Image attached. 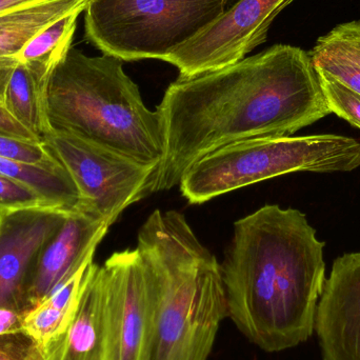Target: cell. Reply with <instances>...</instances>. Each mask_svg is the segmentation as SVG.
Listing matches in <instances>:
<instances>
[{"mask_svg": "<svg viewBox=\"0 0 360 360\" xmlns=\"http://www.w3.org/2000/svg\"><path fill=\"white\" fill-rule=\"evenodd\" d=\"M156 110L164 124L165 155L150 194L179 186L186 171L215 150L247 139L291 136L332 114L310 53L289 44L179 78Z\"/></svg>", "mask_w": 360, "mask_h": 360, "instance_id": "6da1fadb", "label": "cell"}, {"mask_svg": "<svg viewBox=\"0 0 360 360\" xmlns=\"http://www.w3.org/2000/svg\"><path fill=\"white\" fill-rule=\"evenodd\" d=\"M110 224L92 214L74 210L36 257L25 291L27 311L50 297L78 271L92 264Z\"/></svg>", "mask_w": 360, "mask_h": 360, "instance_id": "30bf717a", "label": "cell"}, {"mask_svg": "<svg viewBox=\"0 0 360 360\" xmlns=\"http://www.w3.org/2000/svg\"><path fill=\"white\" fill-rule=\"evenodd\" d=\"M136 250L151 297L146 360H207L228 316L217 258L177 211H154L139 229Z\"/></svg>", "mask_w": 360, "mask_h": 360, "instance_id": "3957f363", "label": "cell"}, {"mask_svg": "<svg viewBox=\"0 0 360 360\" xmlns=\"http://www.w3.org/2000/svg\"><path fill=\"white\" fill-rule=\"evenodd\" d=\"M44 354L46 360H108L103 266L92 262L86 269L73 319Z\"/></svg>", "mask_w": 360, "mask_h": 360, "instance_id": "4fadbf2b", "label": "cell"}, {"mask_svg": "<svg viewBox=\"0 0 360 360\" xmlns=\"http://www.w3.org/2000/svg\"><path fill=\"white\" fill-rule=\"evenodd\" d=\"M293 1L237 0L166 61L179 70V78L196 77L234 65L266 41L273 20Z\"/></svg>", "mask_w": 360, "mask_h": 360, "instance_id": "ba28073f", "label": "cell"}, {"mask_svg": "<svg viewBox=\"0 0 360 360\" xmlns=\"http://www.w3.org/2000/svg\"><path fill=\"white\" fill-rule=\"evenodd\" d=\"M42 207H58L30 186L0 174V213Z\"/></svg>", "mask_w": 360, "mask_h": 360, "instance_id": "ffe728a7", "label": "cell"}, {"mask_svg": "<svg viewBox=\"0 0 360 360\" xmlns=\"http://www.w3.org/2000/svg\"><path fill=\"white\" fill-rule=\"evenodd\" d=\"M46 0H0V14Z\"/></svg>", "mask_w": 360, "mask_h": 360, "instance_id": "d4e9b609", "label": "cell"}, {"mask_svg": "<svg viewBox=\"0 0 360 360\" xmlns=\"http://www.w3.org/2000/svg\"><path fill=\"white\" fill-rule=\"evenodd\" d=\"M41 141L73 179L80 195L78 211L111 226L127 207L149 196L155 167L53 128L42 135Z\"/></svg>", "mask_w": 360, "mask_h": 360, "instance_id": "52a82bcc", "label": "cell"}, {"mask_svg": "<svg viewBox=\"0 0 360 360\" xmlns=\"http://www.w3.org/2000/svg\"><path fill=\"white\" fill-rule=\"evenodd\" d=\"M360 167V143L335 134L247 139L195 162L180 180L191 205L296 172H351Z\"/></svg>", "mask_w": 360, "mask_h": 360, "instance_id": "5b68a950", "label": "cell"}, {"mask_svg": "<svg viewBox=\"0 0 360 360\" xmlns=\"http://www.w3.org/2000/svg\"><path fill=\"white\" fill-rule=\"evenodd\" d=\"M108 360H146L151 297L139 251L116 252L103 264Z\"/></svg>", "mask_w": 360, "mask_h": 360, "instance_id": "9c48e42d", "label": "cell"}, {"mask_svg": "<svg viewBox=\"0 0 360 360\" xmlns=\"http://www.w3.org/2000/svg\"><path fill=\"white\" fill-rule=\"evenodd\" d=\"M314 67L323 70L360 96V65L350 59L315 46L310 53Z\"/></svg>", "mask_w": 360, "mask_h": 360, "instance_id": "d6986e66", "label": "cell"}, {"mask_svg": "<svg viewBox=\"0 0 360 360\" xmlns=\"http://www.w3.org/2000/svg\"><path fill=\"white\" fill-rule=\"evenodd\" d=\"M316 69V68H315ZM331 113L360 129V96L323 70L316 69Z\"/></svg>", "mask_w": 360, "mask_h": 360, "instance_id": "ac0fdd59", "label": "cell"}, {"mask_svg": "<svg viewBox=\"0 0 360 360\" xmlns=\"http://www.w3.org/2000/svg\"><path fill=\"white\" fill-rule=\"evenodd\" d=\"M51 127L77 135L146 166L158 168L165 132L158 110L143 103L122 60L88 56L72 46L48 86Z\"/></svg>", "mask_w": 360, "mask_h": 360, "instance_id": "277c9868", "label": "cell"}, {"mask_svg": "<svg viewBox=\"0 0 360 360\" xmlns=\"http://www.w3.org/2000/svg\"><path fill=\"white\" fill-rule=\"evenodd\" d=\"M53 72L35 63H19L4 94V108L8 113L40 141L52 128L46 98Z\"/></svg>", "mask_w": 360, "mask_h": 360, "instance_id": "9a60e30c", "label": "cell"}, {"mask_svg": "<svg viewBox=\"0 0 360 360\" xmlns=\"http://www.w3.org/2000/svg\"><path fill=\"white\" fill-rule=\"evenodd\" d=\"M89 266L78 271L63 287L25 315L23 331L31 336L42 350L65 331L73 319Z\"/></svg>", "mask_w": 360, "mask_h": 360, "instance_id": "2e32d148", "label": "cell"}, {"mask_svg": "<svg viewBox=\"0 0 360 360\" xmlns=\"http://www.w3.org/2000/svg\"><path fill=\"white\" fill-rule=\"evenodd\" d=\"M315 46L342 55L360 65V20L338 25L327 35L321 36Z\"/></svg>", "mask_w": 360, "mask_h": 360, "instance_id": "44dd1931", "label": "cell"}, {"mask_svg": "<svg viewBox=\"0 0 360 360\" xmlns=\"http://www.w3.org/2000/svg\"><path fill=\"white\" fill-rule=\"evenodd\" d=\"M0 360H46L41 347L25 331L0 336Z\"/></svg>", "mask_w": 360, "mask_h": 360, "instance_id": "7402d4cb", "label": "cell"}, {"mask_svg": "<svg viewBox=\"0 0 360 360\" xmlns=\"http://www.w3.org/2000/svg\"><path fill=\"white\" fill-rule=\"evenodd\" d=\"M82 12L71 13L42 30L21 51L19 63H35L54 71L71 50L78 17Z\"/></svg>", "mask_w": 360, "mask_h": 360, "instance_id": "e0dca14e", "label": "cell"}, {"mask_svg": "<svg viewBox=\"0 0 360 360\" xmlns=\"http://www.w3.org/2000/svg\"><path fill=\"white\" fill-rule=\"evenodd\" d=\"M325 245L292 207L266 205L235 222L220 270L228 316L250 342L281 352L313 335Z\"/></svg>", "mask_w": 360, "mask_h": 360, "instance_id": "7a4b0ae2", "label": "cell"}, {"mask_svg": "<svg viewBox=\"0 0 360 360\" xmlns=\"http://www.w3.org/2000/svg\"><path fill=\"white\" fill-rule=\"evenodd\" d=\"M70 212L42 207L0 213V307L29 312L25 291L30 271Z\"/></svg>", "mask_w": 360, "mask_h": 360, "instance_id": "8fae6325", "label": "cell"}, {"mask_svg": "<svg viewBox=\"0 0 360 360\" xmlns=\"http://www.w3.org/2000/svg\"><path fill=\"white\" fill-rule=\"evenodd\" d=\"M0 133L10 136L20 137V139L40 141L35 134L27 130L22 124H19L8 110L0 103Z\"/></svg>", "mask_w": 360, "mask_h": 360, "instance_id": "cb8c5ba5", "label": "cell"}, {"mask_svg": "<svg viewBox=\"0 0 360 360\" xmlns=\"http://www.w3.org/2000/svg\"><path fill=\"white\" fill-rule=\"evenodd\" d=\"M323 360H360V252L334 260L315 317Z\"/></svg>", "mask_w": 360, "mask_h": 360, "instance_id": "7c38bea8", "label": "cell"}, {"mask_svg": "<svg viewBox=\"0 0 360 360\" xmlns=\"http://www.w3.org/2000/svg\"><path fill=\"white\" fill-rule=\"evenodd\" d=\"M229 0H90L84 36L122 61L166 59L205 31Z\"/></svg>", "mask_w": 360, "mask_h": 360, "instance_id": "8992f818", "label": "cell"}, {"mask_svg": "<svg viewBox=\"0 0 360 360\" xmlns=\"http://www.w3.org/2000/svg\"><path fill=\"white\" fill-rule=\"evenodd\" d=\"M90 0H46L0 14V103L4 107L6 86L18 56L38 33L76 11H84Z\"/></svg>", "mask_w": 360, "mask_h": 360, "instance_id": "5bb4252c", "label": "cell"}, {"mask_svg": "<svg viewBox=\"0 0 360 360\" xmlns=\"http://www.w3.org/2000/svg\"><path fill=\"white\" fill-rule=\"evenodd\" d=\"M25 315L21 309L0 307V336L23 331Z\"/></svg>", "mask_w": 360, "mask_h": 360, "instance_id": "603a6c76", "label": "cell"}]
</instances>
